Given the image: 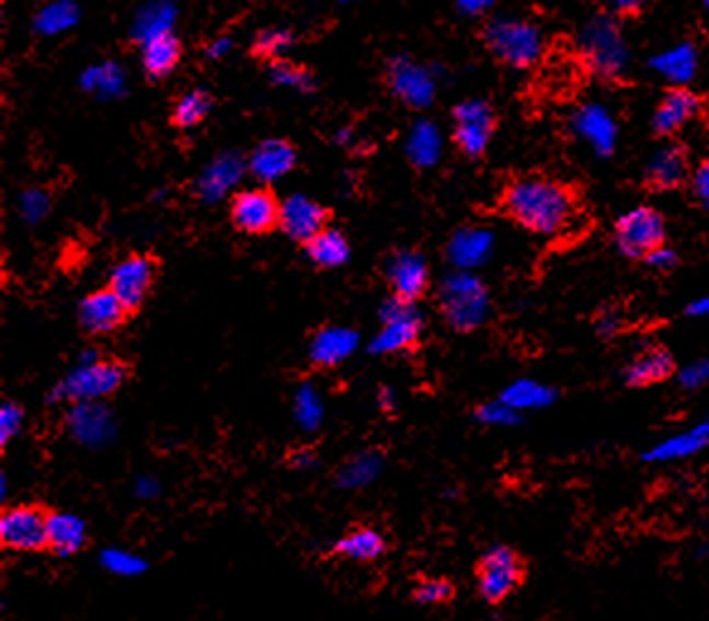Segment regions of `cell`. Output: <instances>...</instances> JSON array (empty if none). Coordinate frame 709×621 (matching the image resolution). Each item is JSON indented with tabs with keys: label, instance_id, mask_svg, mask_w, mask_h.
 I'll return each instance as SVG.
<instances>
[{
	"label": "cell",
	"instance_id": "24",
	"mask_svg": "<svg viewBox=\"0 0 709 621\" xmlns=\"http://www.w3.org/2000/svg\"><path fill=\"white\" fill-rule=\"evenodd\" d=\"M410 600L420 607H450L458 600V583L448 576H414Z\"/></svg>",
	"mask_w": 709,
	"mask_h": 621
},
{
	"label": "cell",
	"instance_id": "3",
	"mask_svg": "<svg viewBox=\"0 0 709 621\" xmlns=\"http://www.w3.org/2000/svg\"><path fill=\"white\" fill-rule=\"evenodd\" d=\"M54 510L44 503H18L0 510V549L15 554H49Z\"/></svg>",
	"mask_w": 709,
	"mask_h": 621
},
{
	"label": "cell",
	"instance_id": "2",
	"mask_svg": "<svg viewBox=\"0 0 709 621\" xmlns=\"http://www.w3.org/2000/svg\"><path fill=\"white\" fill-rule=\"evenodd\" d=\"M474 593L490 607H502L511 597L526 588L530 578V564L518 549L508 544H496L487 549L472 566Z\"/></svg>",
	"mask_w": 709,
	"mask_h": 621
},
{
	"label": "cell",
	"instance_id": "20",
	"mask_svg": "<svg viewBox=\"0 0 709 621\" xmlns=\"http://www.w3.org/2000/svg\"><path fill=\"white\" fill-rule=\"evenodd\" d=\"M358 344V334L354 330H344V326H324L310 344V358L320 368L340 366L342 360L354 354Z\"/></svg>",
	"mask_w": 709,
	"mask_h": 621
},
{
	"label": "cell",
	"instance_id": "27",
	"mask_svg": "<svg viewBox=\"0 0 709 621\" xmlns=\"http://www.w3.org/2000/svg\"><path fill=\"white\" fill-rule=\"evenodd\" d=\"M211 107H214V100L206 90H192V92H187V95H182L178 100V104H174L170 122H172V126L182 128V131H190V128H196L199 124H204Z\"/></svg>",
	"mask_w": 709,
	"mask_h": 621
},
{
	"label": "cell",
	"instance_id": "25",
	"mask_svg": "<svg viewBox=\"0 0 709 621\" xmlns=\"http://www.w3.org/2000/svg\"><path fill=\"white\" fill-rule=\"evenodd\" d=\"M240 174H242L240 156L218 158L214 165L204 172V177L199 182V192L206 202H216V198L224 196L230 186L240 180Z\"/></svg>",
	"mask_w": 709,
	"mask_h": 621
},
{
	"label": "cell",
	"instance_id": "14",
	"mask_svg": "<svg viewBox=\"0 0 709 621\" xmlns=\"http://www.w3.org/2000/svg\"><path fill=\"white\" fill-rule=\"evenodd\" d=\"M390 552V542L374 525H352L348 530L336 539L330 549V556L352 561V564L370 566Z\"/></svg>",
	"mask_w": 709,
	"mask_h": 621
},
{
	"label": "cell",
	"instance_id": "26",
	"mask_svg": "<svg viewBox=\"0 0 709 621\" xmlns=\"http://www.w3.org/2000/svg\"><path fill=\"white\" fill-rule=\"evenodd\" d=\"M390 85L407 104H412V107L428 104L426 100L432 95V85H428L426 76L410 64H394L390 68Z\"/></svg>",
	"mask_w": 709,
	"mask_h": 621
},
{
	"label": "cell",
	"instance_id": "6",
	"mask_svg": "<svg viewBox=\"0 0 709 621\" xmlns=\"http://www.w3.org/2000/svg\"><path fill=\"white\" fill-rule=\"evenodd\" d=\"M615 242L630 260L652 262L666 248V222L656 208L639 206L615 222Z\"/></svg>",
	"mask_w": 709,
	"mask_h": 621
},
{
	"label": "cell",
	"instance_id": "36",
	"mask_svg": "<svg viewBox=\"0 0 709 621\" xmlns=\"http://www.w3.org/2000/svg\"><path fill=\"white\" fill-rule=\"evenodd\" d=\"M639 5L642 3H618L620 13H639Z\"/></svg>",
	"mask_w": 709,
	"mask_h": 621
},
{
	"label": "cell",
	"instance_id": "1",
	"mask_svg": "<svg viewBox=\"0 0 709 621\" xmlns=\"http://www.w3.org/2000/svg\"><path fill=\"white\" fill-rule=\"evenodd\" d=\"M506 216L536 235H560L579 214V198L572 186L545 174L518 177L502 194Z\"/></svg>",
	"mask_w": 709,
	"mask_h": 621
},
{
	"label": "cell",
	"instance_id": "29",
	"mask_svg": "<svg viewBox=\"0 0 709 621\" xmlns=\"http://www.w3.org/2000/svg\"><path fill=\"white\" fill-rule=\"evenodd\" d=\"M272 76L278 85H288V88H296V90H316V78L308 68L298 66V64H286V61H278L272 68Z\"/></svg>",
	"mask_w": 709,
	"mask_h": 621
},
{
	"label": "cell",
	"instance_id": "28",
	"mask_svg": "<svg viewBox=\"0 0 709 621\" xmlns=\"http://www.w3.org/2000/svg\"><path fill=\"white\" fill-rule=\"evenodd\" d=\"M290 46H294V34H290L288 30H282V27H270V30H262L258 37H254L252 51H254V56L270 58V61H274V58L288 51Z\"/></svg>",
	"mask_w": 709,
	"mask_h": 621
},
{
	"label": "cell",
	"instance_id": "21",
	"mask_svg": "<svg viewBox=\"0 0 709 621\" xmlns=\"http://www.w3.org/2000/svg\"><path fill=\"white\" fill-rule=\"evenodd\" d=\"M673 375V356L664 346H649L639 350L634 360L625 370V380L632 387H649L664 382Z\"/></svg>",
	"mask_w": 709,
	"mask_h": 621
},
{
	"label": "cell",
	"instance_id": "31",
	"mask_svg": "<svg viewBox=\"0 0 709 621\" xmlns=\"http://www.w3.org/2000/svg\"><path fill=\"white\" fill-rule=\"evenodd\" d=\"M78 18V10L71 8V3H56L52 8H46L42 18H39V30L42 32H58L73 25V20Z\"/></svg>",
	"mask_w": 709,
	"mask_h": 621
},
{
	"label": "cell",
	"instance_id": "33",
	"mask_svg": "<svg viewBox=\"0 0 709 621\" xmlns=\"http://www.w3.org/2000/svg\"><path fill=\"white\" fill-rule=\"evenodd\" d=\"M20 208L30 220H39L46 210H49V198H46V194H42V192H27L25 196H22Z\"/></svg>",
	"mask_w": 709,
	"mask_h": 621
},
{
	"label": "cell",
	"instance_id": "30",
	"mask_svg": "<svg viewBox=\"0 0 709 621\" xmlns=\"http://www.w3.org/2000/svg\"><path fill=\"white\" fill-rule=\"evenodd\" d=\"M22 418H25V414H22L20 404L10 402V400L0 404V448L3 450L8 448L10 440H13L22 430Z\"/></svg>",
	"mask_w": 709,
	"mask_h": 621
},
{
	"label": "cell",
	"instance_id": "17",
	"mask_svg": "<svg viewBox=\"0 0 709 621\" xmlns=\"http://www.w3.org/2000/svg\"><path fill=\"white\" fill-rule=\"evenodd\" d=\"M702 110V97L688 88H671L661 97L654 112V131L659 136H676L693 116Z\"/></svg>",
	"mask_w": 709,
	"mask_h": 621
},
{
	"label": "cell",
	"instance_id": "7",
	"mask_svg": "<svg viewBox=\"0 0 709 621\" xmlns=\"http://www.w3.org/2000/svg\"><path fill=\"white\" fill-rule=\"evenodd\" d=\"M484 44L499 61L514 68H528L542 54L540 32L521 20H492L484 27Z\"/></svg>",
	"mask_w": 709,
	"mask_h": 621
},
{
	"label": "cell",
	"instance_id": "12",
	"mask_svg": "<svg viewBox=\"0 0 709 621\" xmlns=\"http://www.w3.org/2000/svg\"><path fill=\"white\" fill-rule=\"evenodd\" d=\"M278 228L290 240L308 244L324 228H330V210L304 194H294L282 202V222H278Z\"/></svg>",
	"mask_w": 709,
	"mask_h": 621
},
{
	"label": "cell",
	"instance_id": "5",
	"mask_svg": "<svg viewBox=\"0 0 709 621\" xmlns=\"http://www.w3.org/2000/svg\"><path fill=\"white\" fill-rule=\"evenodd\" d=\"M126 382V366L119 360L88 358L58 384V400H73L76 404H98L114 394Z\"/></svg>",
	"mask_w": 709,
	"mask_h": 621
},
{
	"label": "cell",
	"instance_id": "4",
	"mask_svg": "<svg viewBox=\"0 0 709 621\" xmlns=\"http://www.w3.org/2000/svg\"><path fill=\"white\" fill-rule=\"evenodd\" d=\"M438 304L456 332H472L487 320V288L474 276L453 274L438 288Z\"/></svg>",
	"mask_w": 709,
	"mask_h": 621
},
{
	"label": "cell",
	"instance_id": "13",
	"mask_svg": "<svg viewBox=\"0 0 709 621\" xmlns=\"http://www.w3.org/2000/svg\"><path fill=\"white\" fill-rule=\"evenodd\" d=\"M388 284L392 298L414 304L428 288V264L420 252L404 250L388 262Z\"/></svg>",
	"mask_w": 709,
	"mask_h": 621
},
{
	"label": "cell",
	"instance_id": "22",
	"mask_svg": "<svg viewBox=\"0 0 709 621\" xmlns=\"http://www.w3.org/2000/svg\"><path fill=\"white\" fill-rule=\"evenodd\" d=\"M180 58H182V44L170 30L153 34V37L144 42V51H141L144 70L153 80L168 78L172 70L178 68Z\"/></svg>",
	"mask_w": 709,
	"mask_h": 621
},
{
	"label": "cell",
	"instance_id": "8",
	"mask_svg": "<svg viewBox=\"0 0 709 621\" xmlns=\"http://www.w3.org/2000/svg\"><path fill=\"white\" fill-rule=\"evenodd\" d=\"M496 128V114L484 100H470L453 110V140L468 158L484 156Z\"/></svg>",
	"mask_w": 709,
	"mask_h": 621
},
{
	"label": "cell",
	"instance_id": "10",
	"mask_svg": "<svg viewBox=\"0 0 709 621\" xmlns=\"http://www.w3.org/2000/svg\"><path fill=\"white\" fill-rule=\"evenodd\" d=\"M382 332L374 338L370 350L374 354H394L416 346L422 334V318L414 304H407L398 298H390L382 304Z\"/></svg>",
	"mask_w": 709,
	"mask_h": 621
},
{
	"label": "cell",
	"instance_id": "16",
	"mask_svg": "<svg viewBox=\"0 0 709 621\" xmlns=\"http://www.w3.org/2000/svg\"><path fill=\"white\" fill-rule=\"evenodd\" d=\"M129 314L131 312L124 308L122 300L116 298L110 288H104L83 298L78 308V322L83 326V332L92 336H102L119 330Z\"/></svg>",
	"mask_w": 709,
	"mask_h": 621
},
{
	"label": "cell",
	"instance_id": "19",
	"mask_svg": "<svg viewBox=\"0 0 709 621\" xmlns=\"http://www.w3.org/2000/svg\"><path fill=\"white\" fill-rule=\"evenodd\" d=\"M90 547L85 522L71 513L54 510L49 522V554L58 559L76 556Z\"/></svg>",
	"mask_w": 709,
	"mask_h": 621
},
{
	"label": "cell",
	"instance_id": "18",
	"mask_svg": "<svg viewBox=\"0 0 709 621\" xmlns=\"http://www.w3.org/2000/svg\"><path fill=\"white\" fill-rule=\"evenodd\" d=\"M296 148L284 138L262 140L250 158V172L262 182H274L296 168Z\"/></svg>",
	"mask_w": 709,
	"mask_h": 621
},
{
	"label": "cell",
	"instance_id": "23",
	"mask_svg": "<svg viewBox=\"0 0 709 621\" xmlns=\"http://www.w3.org/2000/svg\"><path fill=\"white\" fill-rule=\"evenodd\" d=\"M306 254L320 268H336L348 262L352 248H348V240L344 238L342 230L324 228L318 238H312L306 244Z\"/></svg>",
	"mask_w": 709,
	"mask_h": 621
},
{
	"label": "cell",
	"instance_id": "11",
	"mask_svg": "<svg viewBox=\"0 0 709 621\" xmlns=\"http://www.w3.org/2000/svg\"><path fill=\"white\" fill-rule=\"evenodd\" d=\"M158 264L148 254H131L112 268L110 290L129 312H136L146 302L150 288L156 284Z\"/></svg>",
	"mask_w": 709,
	"mask_h": 621
},
{
	"label": "cell",
	"instance_id": "35",
	"mask_svg": "<svg viewBox=\"0 0 709 621\" xmlns=\"http://www.w3.org/2000/svg\"><path fill=\"white\" fill-rule=\"evenodd\" d=\"M232 49V42L230 39H216L211 46L206 49L208 58H220L224 54H228Z\"/></svg>",
	"mask_w": 709,
	"mask_h": 621
},
{
	"label": "cell",
	"instance_id": "15",
	"mask_svg": "<svg viewBox=\"0 0 709 621\" xmlns=\"http://www.w3.org/2000/svg\"><path fill=\"white\" fill-rule=\"evenodd\" d=\"M690 158L688 150L678 143L664 146L649 160L644 170V186L649 192H673L690 182Z\"/></svg>",
	"mask_w": 709,
	"mask_h": 621
},
{
	"label": "cell",
	"instance_id": "32",
	"mask_svg": "<svg viewBox=\"0 0 709 621\" xmlns=\"http://www.w3.org/2000/svg\"><path fill=\"white\" fill-rule=\"evenodd\" d=\"M690 192L695 196V202L709 208V158H705L700 165H697L690 174Z\"/></svg>",
	"mask_w": 709,
	"mask_h": 621
},
{
	"label": "cell",
	"instance_id": "34",
	"mask_svg": "<svg viewBox=\"0 0 709 621\" xmlns=\"http://www.w3.org/2000/svg\"><path fill=\"white\" fill-rule=\"evenodd\" d=\"M288 462H290V467H296V470H304V467L316 462V455H312L310 450H300L298 455H288Z\"/></svg>",
	"mask_w": 709,
	"mask_h": 621
},
{
	"label": "cell",
	"instance_id": "9",
	"mask_svg": "<svg viewBox=\"0 0 709 621\" xmlns=\"http://www.w3.org/2000/svg\"><path fill=\"white\" fill-rule=\"evenodd\" d=\"M232 226L248 235H264L282 222V202L272 189H245L232 196L230 202Z\"/></svg>",
	"mask_w": 709,
	"mask_h": 621
}]
</instances>
